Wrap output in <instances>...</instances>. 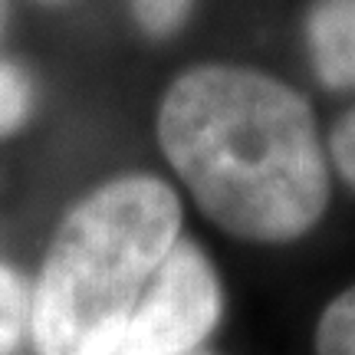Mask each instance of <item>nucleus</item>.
<instances>
[{"mask_svg":"<svg viewBox=\"0 0 355 355\" xmlns=\"http://www.w3.org/2000/svg\"><path fill=\"white\" fill-rule=\"evenodd\" d=\"M33 296L13 270L0 263V355H13L30 329Z\"/></svg>","mask_w":355,"mask_h":355,"instance_id":"5","label":"nucleus"},{"mask_svg":"<svg viewBox=\"0 0 355 355\" xmlns=\"http://www.w3.org/2000/svg\"><path fill=\"white\" fill-rule=\"evenodd\" d=\"M329 152H332V162H336V171L343 175V181L349 188H355V109H349L336 122L329 139Z\"/></svg>","mask_w":355,"mask_h":355,"instance_id":"9","label":"nucleus"},{"mask_svg":"<svg viewBox=\"0 0 355 355\" xmlns=\"http://www.w3.org/2000/svg\"><path fill=\"white\" fill-rule=\"evenodd\" d=\"M0 13H3V0H0Z\"/></svg>","mask_w":355,"mask_h":355,"instance_id":"11","label":"nucleus"},{"mask_svg":"<svg viewBox=\"0 0 355 355\" xmlns=\"http://www.w3.org/2000/svg\"><path fill=\"white\" fill-rule=\"evenodd\" d=\"M220 319V283L211 260L178 241L128 319L115 355H191Z\"/></svg>","mask_w":355,"mask_h":355,"instance_id":"3","label":"nucleus"},{"mask_svg":"<svg viewBox=\"0 0 355 355\" xmlns=\"http://www.w3.org/2000/svg\"><path fill=\"white\" fill-rule=\"evenodd\" d=\"M316 76L329 89H355V0H316L306 17Z\"/></svg>","mask_w":355,"mask_h":355,"instance_id":"4","label":"nucleus"},{"mask_svg":"<svg viewBox=\"0 0 355 355\" xmlns=\"http://www.w3.org/2000/svg\"><path fill=\"white\" fill-rule=\"evenodd\" d=\"M191 355H194V352H191Z\"/></svg>","mask_w":355,"mask_h":355,"instance_id":"12","label":"nucleus"},{"mask_svg":"<svg viewBox=\"0 0 355 355\" xmlns=\"http://www.w3.org/2000/svg\"><path fill=\"white\" fill-rule=\"evenodd\" d=\"M181 234L165 181L125 175L69 211L30 306L37 355H115L135 306Z\"/></svg>","mask_w":355,"mask_h":355,"instance_id":"2","label":"nucleus"},{"mask_svg":"<svg viewBox=\"0 0 355 355\" xmlns=\"http://www.w3.org/2000/svg\"><path fill=\"white\" fill-rule=\"evenodd\" d=\"M158 141L214 224L260 243L296 241L329 204L316 119L286 83L247 66H194L158 109Z\"/></svg>","mask_w":355,"mask_h":355,"instance_id":"1","label":"nucleus"},{"mask_svg":"<svg viewBox=\"0 0 355 355\" xmlns=\"http://www.w3.org/2000/svg\"><path fill=\"white\" fill-rule=\"evenodd\" d=\"M43 3H56V0H43Z\"/></svg>","mask_w":355,"mask_h":355,"instance_id":"10","label":"nucleus"},{"mask_svg":"<svg viewBox=\"0 0 355 355\" xmlns=\"http://www.w3.org/2000/svg\"><path fill=\"white\" fill-rule=\"evenodd\" d=\"M194 0H132L135 20L141 24L145 33L152 37H168L188 20Z\"/></svg>","mask_w":355,"mask_h":355,"instance_id":"8","label":"nucleus"},{"mask_svg":"<svg viewBox=\"0 0 355 355\" xmlns=\"http://www.w3.org/2000/svg\"><path fill=\"white\" fill-rule=\"evenodd\" d=\"M33 105V86L20 66L0 63V135L24 125Z\"/></svg>","mask_w":355,"mask_h":355,"instance_id":"7","label":"nucleus"},{"mask_svg":"<svg viewBox=\"0 0 355 355\" xmlns=\"http://www.w3.org/2000/svg\"><path fill=\"white\" fill-rule=\"evenodd\" d=\"M316 355H355V283L326 306L316 326Z\"/></svg>","mask_w":355,"mask_h":355,"instance_id":"6","label":"nucleus"}]
</instances>
